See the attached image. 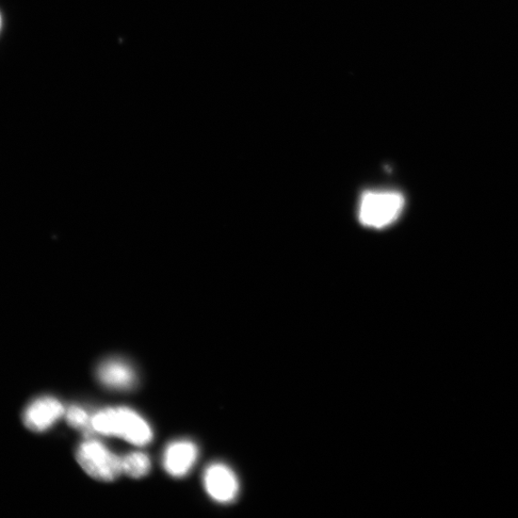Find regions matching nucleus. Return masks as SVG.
Wrapping results in <instances>:
<instances>
[{"label":"nucleus","mask_w":518,"mask_h":518,"mask_svg":"<svg viewBox=\"0 0 518 518\" xmlns=\"http://www.w3.org/2000/svg\"><path fill=\"white\" fill-rule=\"evenodd\" d=\"M96 433L117 436L138 446H147L152 440L149 425L135 411L126 408H108L92 417Z\"/></svg>","instance_id":"obj_1"},{"label":"nucleus","mask_w":518,"mask_h":518,"mask_svg":"<svg viewBox=\"0 0 518 518\" xmlns=\"http://www.w3.org/2000/svg\"><path fill=\"white\" fill-rule=\"evenodd\" d=\"M406 200L398 191H367L360 206V221L369 228L382 229L401 215Z\"/></svg>","instance_id":"obj_2"},{"label":"nucleus","mask_w":518,"mask_h":518,"mask_svg":"<svg viewBox=\"0 0 518 518\" xmlns=\"http://www.w3.org/2000/svg\"><path fill=\"white\" fill-rule=\"evenodd\" d=\"M76 459L87 475L95 480L111 482L123 474L122 458L94 440H88L80 445Z\"/></svg>","instance_id":"obj_3"},{"label":"nucleus","mask_w":518,"mask_h":518,"mask_svg":"<svg viewBox=\"0 0 518 518\" xmlns=\"http://www.w3.org/2000/svg\"><path fill=\"white\" fill-rule=\"evenodd\" d=\"M66 414L61 401L43 397L30 403L24 413V426L31 431L41 433L50 429Z\"/></svg>","instance_id":"obj_4"},{"label":"nucleus","mask_w":518,"mask_h":518,"mask_svg":"<svg viewBox=\"0 0 518 518\" xmlns=\"http://www.w3.org/2000/svg\"><path fill=\"white\" fill-rule=\"evenodd\" d=\"M204 481L209 496L221 504H228L238 494L237 478L231 469L224 465L216 464L208 466Z\"/></svg>","instance_id":"obj_5"},{"label":"nucleus","mask_w":518,"mask_h":518,"mask_svg":"<svg viewBox=\"0 0 518 518\" xmlns=\"http://www.w3.org/2000/svg\"><path fill=\"white\" fill-rule=\"evenodd\" d=\"M198 449L187 441L175 442L169 445L165 453L166 471L174 477H183L197 459Z\"/></svg>","instance_id":"obj_6"},{"label":"nucleus","mask_w":518,"mask_h":518,"mask_svg":"<svg viewBox=\"0 0 518 518\" xmlns=\"http://www.w3.org/2000/svg\"><path fill=\"white\" fill-rule=\"evenodd\" d=\"M97 376L105 386L119 390L132 388L136 381L134 369L118 360L105 361L97 371Z\"/></svg>","instance_id":"obj_7"},{"label":"nucleus","mask_w":518,"mask_h":518,"mask_svg":"<svg viewBox=\"0 0 518 518\" xmlns=\"http://www.w3.org/2000/svg\"><path fill=\"white\" fill-rule=\"evenodd\" d=\"M151 462L147 455L133 452L122 458V472L131 478L139 479L150 473Z\"/></svg>","instance_id":"obj_8"},{"label":"nucleus","mask_w":518,"mask_h":518,"mask_svg":"<svg viewBox=\"0 0 518 518\" xmlns=\"http://www.w3.org/2000/svg\"><path fill=\"white\" fill-rule=\"evenodd\" d=\"M64 417L72 428L82 431L87 436L95 432L92 427V417L83 408L71 407L66 410Z\"/></svg>","instance_id":"obj_9"},{"label":"nucleus","mask_w":518,"mask_h":518,"mask_svg":"<svg viewBox=\"0 0 518 518\" xmlns=\"http://www.w3.org/2000/svg\"><path fill=\"white\" fill-rule=\"evenodd\" d=\"M3 27V17L2 14H0V30H2Z\"/></svg>","instance_id":"obj_10"}]
</instances>
